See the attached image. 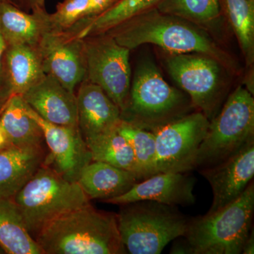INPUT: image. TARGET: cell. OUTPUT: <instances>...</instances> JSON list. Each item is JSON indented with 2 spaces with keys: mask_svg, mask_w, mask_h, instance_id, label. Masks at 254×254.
<instances>
[{
  "mask_svg": "<svg viewBox=\"0 0 254 254\" xmlns=\"http://www.w3.org/2000/svg\"><path fill=\"white\" fill-rule=\"evenodd\" d=\"M106 33L130 50L152 44L169 54L200 53L215 58L224 66H232L227 53L198 25L165 14L156 7L128 18Z\"/></svg>",
  "mask_w": 254,
  "mask_h": 254,
  "instance_id": "1",
  "label": "cell"
},
{
  "mask_svg": "<svg viewBox=\"0 0 254 254\" xmlns=\"http://www.w3.org/2000/svg\"><path fill=\"white\" fill-rule=\"evenodd\" d=\"M43 254H127L118 228V214L91 204L62 215L36 238Z\"/></svg>",
  "mask_w": 254,
  "mask_h": 254,
  "instance_id": "2",
  "label": "cell"
},
{
  "mask_svg": "<svg viewBox=\"0 0 254 254\" xmlns=\"http://www.w3.org/2000/svg\"><path fill=\"white\" fill-rule=\"evenodd\" d=\"M190 97L169 85L155 64L138 65L131 83L122 120L147 131L160 127L192 113Z\"/></svg>",
  "mask_w": 254,
  "mask_h": 254,
  "instance_id": "3",
  "label": "cell"
},
{
  "mask_svg": "<svg viewBox=\"0 0 254 254\" xmlns=\"http://www.w3.org/2000/svg\"><path fill=\"white\" fill-rule=\"evenodd\" d=\"M254 185L218 211L190 218L184 238L190 254H240L252 230Z\"/></svg>",
  "mask_w": 254,
  "mask_h": 254,
  "instance_id": "4",
  "label": "cell"
},
{
  "mask_svg": "<svg viewBox=\"0 0 254 254\" xmlns=\"http://www.w3.org/2000/svg\"><path fill=\"white\" fill-rule=\"evenodd\" d=\"M13 199L35 240L55 219L90 204L89 198L77 182L66 180L46 163Z\"/></svg>",
  "mask_w": 254,
  "mask_h": 254,
  "instance_id": "5",
  "label": "cell"
},
{
  "mask_svg": "<svg viewBox=\"0 0 254 254\" xmlns=\"http://www.w3.org/2000/svg\"><path fill=\"white\" fill-rule=\"evenodd\" d=\"M119 232L127 253L159 254L170 242L185 236L190 219L176 206L153 200L122 205Z\"/></svg>",
  "mask_w": 254,
  "mask_h": 254,
  "instance_id": "6",
  "label": "cell"
},
{
  "mask_svg": "<svg viewBox=\"0 0 254 254\" xmlns=\"http://www.w3.org/2000/svg\"><path fill=\"white\" fill-rule=\"evenodd\" d=\"M254 142V99L239 86L209 124L198 149L196 168L213 166Z\"/></svg>",
  "mask_w": 254,
  "mask_h": 254,
  "instance_id": "7",
  "label": "cell"
},
{
  "mask_svg": "<svg viewBox=\"0 0 254 254\" xmlns=\"http://www.w3.org/2000/svg\"><path fill=\"white\" fill-rule=\"evenodd\" d=\"M86 77L100 86L122 112L126 108L131 83L130 50L108 33L83 38Z\"/></svg>",
  "mask_w": 254,
  "mask_h": 254,
  "instance_id": "8",
  "label": "cell"
},
{
  "mask_svg": "<svg viewBox=\"0 0 254 254\" xmlns=\"http://www.w3.org/2000/svg\"><path fill=\"white\" fill-rule=\"evenodd\" d=\"M165 63L170 76L186 92L194 108L210 121L223 98V65L200 53L169 54Z\"/></svg>",
  "mask_w": 254,
  "mask_h": 254,
  "instance_id": "9",
  "label": "cell"
},
{
  "mask_svg": "<svg viewBox=\"0 0 254 254\" xmlns=\"http://www.w3.org/2000/svg\"><path fill=\"white\" fill-rule=\"evenodd\" d=\"M209 124L201 112H192L153 131L157 173H187L196 168L198 149Z\"/></svg>",
  "mask_w": 254,
  "mask_h": 254,
  "instance_id": "10",
  "label": "cell"
},
{
  "mask_svg": "<svg viewBox=\"0 0 254 254\" xmlns=\"http://www.w3.org/2000/svg\"><path fill=\"white\" fill-rule=\"evenodd\" d=\"M38 48L45 74L75 93V88L86 77L83 40L68 31H50L45 33Z\"/></svg>",
  "mask_w": 254,
  "mask_h": 254,
  "instance_id": "11",
  "label": "cell"
},
{
  "mask_svg": "<svg viewBox=\"0 0 254 254\" xmlns=\"http://www.w3.org/2000/svg\"><path fill=\"white\" fill-rule=\"evenodd\" d=\"M26 109L43 130L45 141L50 150L48 163L53 165L51 168L66 180L77 182L82 169L92 161L79 128L48 123L26 103Z\"/></svg>",
  "mask_w": 254,
  "mask_h": 254,
  "instance_id": "12",
  "label": "cell"
},
{
  "mask_svg": "<svg viewBox=\"0 0 254 254\" xmlns=\"http://www.w3.org/2000/svg\"><path fill=\"white\" fill-rule=\"evenodd\" d=\"M200 174L213 191V203L208 213L218 211L238 198L253 181L254 142L221 163L200 169Z\"/></svg>",
  "mask_w": 254,
  "mask_h": 254,
  "instance_id": "13",
  "label": "cell"
},
{
  "mask_svg": "<svg viewBox=\"0 0 254 254\" xmlns=\"http://www.w3.org/2000/svg\"><path fill=\"white\" fill-rule=\"evenodd\" d=\"M195 180L186 173H160L137 182L126 193L105 200L125 205L140 200H153L173 206L193 205Z\"/></svg>",
  "mask_w": 254,
  "mask_h": 254,
  "instance_id": "14",
  "label": "cell"
},
{
  "mask_svg": "<svg viewBox=\"0 0 254 254\" xmlns=\"http://www.w3.org/2000/svg\"><path fill=\"white\" fill-rule=\"evenodd\" d=\"M45 73L38 47L6 46L0 66V110L13 95H22Z\"/></svg>",
  "mask_w": 254,
  "mask_h": 254,
  "instance_id": "15",
  "label": "cell"
},
{
  "mask_svg": "<svg viewBox=\"0 0 254 254\" xmlns=\"http://www.w3.org/2000/svg\"><path fill=\"white\" fill-rule=\"evenodd\" d=\"M26 104L48 123L78 127L76 95L45 74L22 95Z\"/></svg>",
  "mask_w": 254,
  "mask_h": 254,
  "instance_id": "16",
  "label": "cell"
},
{
  "mask_svg": "<svg viewBox=\"0 0 254 254\" xmlns=\"http://www.w3.org/2000/svg\"><path fill=\"white\" fill-rule=\"evenodd\" d=\"M78 125L85 141L117 129L121 110L100 86L81 83L77 95Z\"/></svg>",
  "mask_w": 254,
  "mask_h": 254,
  "instance_id": "17",
  "label": "cell"
},
{
  "mask_svg": "<svg viewBox=\"0 0 254 254\" xmlns=\"http://www.w3.org/2000/svg\"><path fill=\"white\" fill-rule=\"evenodd\" d=\"M44 162L43 147L9 145L0 150V200L14 198Z\"/></svg>",
  "mask_w": 254,
  "mask_h": 254,
  "instance_id": "18",
  "label": "cell"
},
{
  "mask_svg": "<svg viewBox=\"0 0 254 254\" xmlns=\"http://www.w3.org/2000/svg\"><path fill=\"white\" fill-rule=\"evenodd\" d=\"M50 31L49 14L46 11L28 14L8 0L0 1V31L6 46L38 47L45 33Z\"/></svg>",
  "mask_w": 254,
  "mask_h": 254,
  "instance_id": "19",
  "label": "cell"
},
{
  "mask_svg": "<svg viewBox=\"0 0 254 254\" xmlns=\"http://www.w3.org/2000/svg\"><path fill=\"white\" fill-rule=\"evenodd\" d=\"M138 182L133 172L93 160L82 169L77 180L90 200L104 201L126 193Z\"/></svg>",
  "mask_w": 254,
  "mask_h": 254,
  "instance_id": "20",
  "label": "cell"
},
{
  "mask_svg": "<svg viewBox=\"0 0 254 254\" xmlns=\"http://www.w3.org/2000/svg\"><path fill=\"white\" fill-rule=\"evenodd\" d=\"M0 127L9 145L17 147H43V130L26 111L22 95H13L0 110Z\"/></svg>",
  "mask_w": 254,
  "mask_h": 254,
  "instance_id": "21",
  "label": "cell"
},
{
  "mask_svg": "<svg viewBox=\"0 0 254 254\" xmlns=\"http://www.w3.org/2000/svg\"><path fill=\"white\" fill-rule=\"evenodd\" d=\"M0 247L7 254H43L13 198L0 200Z\"/></svg>",
  "mask_w": 254,
  "mask_h": 254,
  "instance_id": "22",
  "label": "cell"
},
{
  "mask_svg": "<svg viewBox=\"0 0 254 254\" xmlns=\"http://www.w3.org/2000/svg\"><path fill=\"white\" fill-rule=\"evenodd\" d=\"M162 0H119L108 11L93 18H81L71 28L78 38L106 33L128 18L155 7Z\"/></svg>",
  "mask_w": 254,
  "mask_h": 254,
  "instance_id": "23",
  "label": "cell"
},
{
  "mask_svg": "<svg viewBox=\"0 0 254 254\" xmlns=\"http://www.w3.org/2000/svg\"><path fill=\"white\" fill-rule=\"evenodd\" d=\"M85 141L91 153L92 160L103 162L117 168L133 172L139 180L131 145L119 133L118 129Z\"/></svg>",
  "mask_w": 254,
  "mask_h": 254,
  "instance_id": "24",
  "label": "cell"
},
{
  "mask_svg": "<svg viewBox=\"0 0 254 254\" xmlns=\"http://www.w3.org/2000/svg\"><path fill=\"white\" fill-rule=\"evenodd\" d=\"M224 11L237 38L246 63L254 62V0H220Z\"/></svg>",
  "mask_w": 254,
  "mask_h": 254,
  "instance_id": "25",
  "label": "cell"
},
{
  "mask_svg": "<svg viewBox=\"0 0 254 254\" xmlns=\"http://www.w3.org/2000/svg\"><path fill=\"white\" fill-rule=\"evenodd\" d=\"M117 129L131 145L140 181L157 174L154 133L123 120Z\"/></svg>",
  "mask_w": 254,
  "mask_h": 254,
  "instance_id": "26",
  "label": "cell"
},
{
  "mask_svg": "<svg viewBox=\"0 0 254 254\" xmlns=\"http://www.w3.org/2000/svg\"><path fill=\"white\" fill-rule=\"evenodd\" d=\"M155 7L198 26L213 22L221 13L220 0H162Z\"/></svg>",
  "mask_w": 254,
  "mask_h": 254,
  "instance_id": "27",
  "label": "cell"
},
{
  "mask_svg": "<svg viewBox=\"0 0 254 254\" xmlns=\"http://www.w3.org/2000/svg\"><path fill=\"white\" fill-rule=\"evenodd\" d=\"M89 0H63L57 5L56 11L49 14L52 31H64L73 27L88 11Z\"/></svg>",
  "mask_w": 254,
  "mask_h": 254,
  "instance_id": "28",
  "label": "cell"
},
{
  "mask_svg": "<svg viewBox=\"0 0 254 254\" xmlns=\"http://www.w3.org/2000/svg\"><path fill=\"white\" fill-rule=\"evenodd\" d=\"M119 0H89L88 11L84 18H93L99 16L105 11H108Z\"/></svg>",
  "mask_w": 254,
  "mask_h": 254,
  "instance_id": "29",
  "label": "cell"
},
{
  "mask_svg": "<svg viewBox=\"0 0 254 254\" xmlns=\"http://www.w3.org/2000/svg\"><path fill=\"white\" fill-rule=\"evenodd\" d=\"M174 241H175V243L172 247L170 254H190V247L187 245L185 238H184V240H180V237H178Z\"/></svg>",
  "mask_w": 254,
  "mask_h": 254,
  "instance_id": "30",
  "label": "cell"
},
{
  "mask_svg": "<svg viewBox=\"0 0 254 254\" xmlns=\"http://www.w3.org/2000/svg\"><path fill=\"white\" fill-rule=\"evenodd\" d=\"M45 1L46 0H24V4L26 7L31 10L32 12L44 11H46Z\"/></svg>",
  "mask_w": 254,
  "mask_h": 254,
  "instance_id": "31",
  "label": "cell"
},
{
  "mask_svg": "<svg viewBox=\"0 0 254 254\" xmlns=\"http://www.w3.org/2000/svg\"><path fill=\"white\" fill-rule=\"evenodd\" d=\"M242 254H254V227L252 230L244 244L243 248H242Z\"/></svg>",
  "mask_w": 254,
  "mask_h": 254,
  "instance_id": "32",
  "label": "cell"
},
{
  "mask_svg": "<svg viewBox=\"0 0 254 254\" xmlns=\"http://www.w3.org/2000/svg\"><path fill=\"white\" fill-rule=\"evenodd\" d=\"M9 145V142L7 141L6 136H5L4 131L0 127V150L3 149L5 147Z\"/></svg>",
  "mask_w": 254,
  "mask_h": 254,
  "instance_id": "33",
  "label": "cell"
},
{
  "mask_svg": "<svg viewBox=\"0 0 254 254\" xmlns=\"http://www.w3.org/2000/svg\"><path fill=\"white\" fill-rule=\"evenodd\" d=\"M6 48V43L5 42L4 37L0 31V66H1V59H2L3 54Z\"/></svg>",
  "mask_w": 254,
  "mask_h": 254,
  "instance_id": "34",
  "label": "cell"
},
{
  "mask_svg": "<svg viewBox=\"0 0 254 254\" xmlns=\"http://www.w3.org/2000/svg\"><path fill=\"white\" fill-rule=\"evenodd\" d=\"M9 1L21 9H22L23 6H25L24 0H9Z\"/></svg>",
  "mask_w": 254,
  "mask_h": 254,
  "instance_id": "35",
  "label": "cell"
},
{
  "mask_svg": "<svg viewBox=\"0 0 254 254\" xmlns=\"http://www.w3.org/2000/svg\"><path fill=\"white\" fill-rule=\"evenodd\" d=\"M5 254L4 251H3L2 249L0 247V254Z\"/></svg>",
  "mask_w": 254,
  "mask_h": 254,
  "instance_id": "36",
  "label": "cell"
},
{
  "mask_svg": "<svg viewBox=\"0 0 254 254\" xmlns=\"http://www.w3.org/2000/svg\"><path fill=\"white\" fill-rule=\"evenodd\" d=\"M0 1H1V0H0ZM8 1H9V0H8Z\"/></svg>",
  "mask_w": 254,
  "mask_h": 254,
  "instance_id": "37",
  "label": "cell"
}]
</instances>
